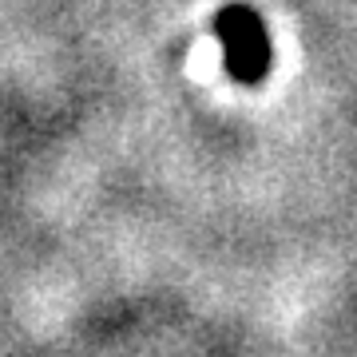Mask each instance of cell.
I'll return each instance as SVG.
<instances>
[{"label": "cell", "instance_id": "obj_1", "mask_svg": "<svg viewBox=\"0 0 357 357\" xmlns=\"http://www.w3.org/2000/svg\"><path fill=\"white\" fill-rule=\"evenodd\" d=\"M218 32H222V44H227L230 72L246 84H255L270 64V40L262 20L250 8H227L222 20H218Z\"/></svg>", "mask_w": 357, "mask_h": 357}]
</instances>
